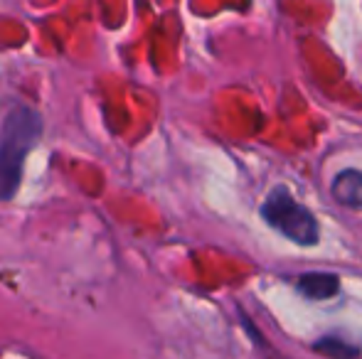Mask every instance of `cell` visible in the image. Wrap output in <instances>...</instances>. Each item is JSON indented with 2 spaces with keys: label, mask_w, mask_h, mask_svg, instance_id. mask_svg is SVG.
Returning a JSON list of instances; mask_svg holds the SVG:
<instances>
[{
  "label": "cell",
  "mask_w": 362,
  "mask_h": 359,
  "mask_svg": "<svg viewBox=\"0 0 362 359\" xmlns=\"http://www.w3.org/2000/svg\"><path fill=\"white\" fill-rule=\"evenodd\" d=\"M296 288L305 298H310V300H328V298H333L340 291V278L335 273H320V271L303 273L298 278V283H296Z\"/></svg>",
  "instance_id": "277c9868"
},
{
  "label": "cell",
  "mask_w": 362,
  "mask_h": 359,
  "mask_svg": "<svg viewBox=\"0 0 362 359\" xmlns=\"http://www.w3.org/2000/svg\"><path fill=\"white\" fill-rule=\"evenodd\" d=\"M313 350L328 357H358L360 355V347L350 345L343 337H320L313 345Z\"/></svg>",
  "instance_id": "5b68a950"
},
{
  "label": "cell",
  "mask_w": 362,
  "mask_h": 359,
  "mask_svg": "<svg viewBox=\"0 0 362 359\" xmlns=\"http://www.w3.org/2000/svg\"><path fill=\"white\" fill-rule=\"evenodd\" d=\"M42 135V118L30 106H15L0 128V202L18 192L23 165Z\"/></svg>",
  "instance_id": "6da1fadb"
},
{
  "label": "cell",
  "mask_w": 362,
  "mask_h": 359,
  "mask_svg": "<svg viewBox=\"0 0 362 359\" xmlns=\"http://www.w3.org/2000/svg\"><path fill=\"white\" fill-rule=\"evenodd\" d=\"M262 217L272 229L284 234L288 241L298 246H315L320 239V226L310 209H305L298 200L286 190V187H276L267 202L262 205Z\"/></svg>",
  "instance_id": "7a4b0ae2"
},
{
  "label": "cell",
  "mask_w": 362,
  "mask_h": 359,
  "mask_svg": "<svg viewBox=\"0 0 362 359\" xmlns=\"http://www.w3.org/2000/svg\"><path fill=\"white\" fill-rule=\"evenodd\" d=\"M330 192H333L338 205L348 207V209L362 212V173L360 170H343V173H338Z\"/></svg>",
  "instance_id": "3957f363"
}]
</instances>
